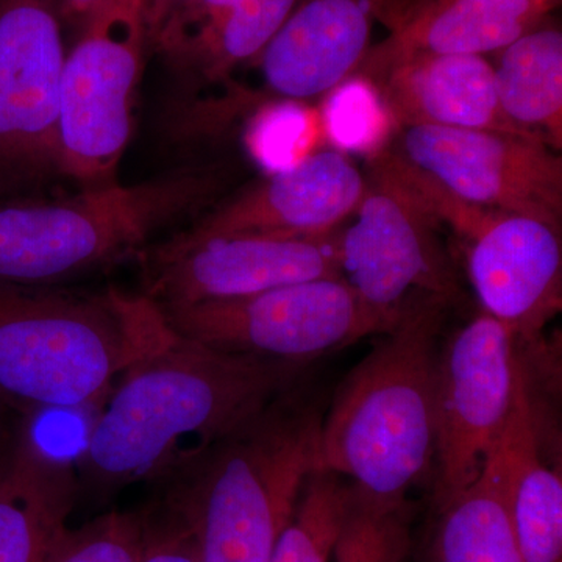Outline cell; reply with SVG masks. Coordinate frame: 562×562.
<instances>
[{"instance_id": "1", "label": "cell", "mask_w": 562, "mask_h": 562, "mask_svg": "<svg viewBox=\"0 0 562 562\" xmlns=\"http://www.w3.org/2000/svg\"><path fill=\"white\" fill-rule=\"evenodd\" d=\"M305 369L225 353L172 333L103 397L77 458V490L106 497L135 483L162 482L295 386Z\"/></svg>"}, {"instance_id": "2", "label": "cell", "mask_w": 562, "mask_h": 562, "mask_svg": "<svg viewBox=\"0 0 562 562\" xmlns=\"http://www.w3.org/2000/svg\"><path fill=\"white\" fill-rule=\"evenodd\" d=\"M449 305L442 295L409 294L324 414L319 468L341 475L364 501L403 505L435 462L439 338Z\"/></svg>"}, {"instance_id": "3", "label": "cell", "mask_w": 562, "mask_h": 562, "mask_svg": "<svg viewBox=\"0 0 562 562\" xmlns=\"http://www.w3.org/2000/svg\"><path fill=\"white\" fill-rule=\"evenodd\" d=\"M322 419L295 384L162 480V513L191 536L203 562H269L319 468Z\"/></svg>"}, {"instance_id": "4", "label": "cell", "mask_w": 562, "mask_h": 562, "mask_svg": "<svg viewBox=\"0 0 562 562\" xmlns=\"http://www.w3.org/2000/svg\"><path fill=\"white\" fill-rule=\"evenodd\" d=\"M171 338L144 294L0 281V405L33 419L101 403L128 366Z\"/></svg>"}, {"instance_id": "5", "label": "cell", "mask_w": 562, "mask_h": 562, "mask_svg": "<svg viewBox=\"0 0 562 562\" xmlns=\"http://www.w3.org/2000/svg\"><path fill=\"white\" fill-rule=\"evenodd\" d=\"M216 166L88 188L52 203H0V281L61 284L139 257L151 236L224 188Z\"/></svg>"}, {"instance_id": "6", "label": "cell", "mask_w": 562, "mask_h": 562, "mask_svg": "<svg viewBox=\"0 0 562 562\" xmlns=\"http://www.w3.org/2000/svg\"><path fill=\"white\" fill-rule=\"evenodd\" d=\"M149 0H99L66 52L60 91L61 173L88 188L117 183L135 128L150 46Z\"/></svg>"}, {"instance_id": "7", "label": "cell", "mask_w": 562, "mask_h": 562, "mask_svg": "<svg viewBox=\"0 0 562 562\" xmlns=\"http://www.w3.org/2000/svg\"><path fill=\"white\" fill-rule=\"evenodd\" d=\"M158 308L180 338L225 353L306 366L386 330L398 313L373 308L344 279L303 281L232 301Z\"/></svg>"}, {"instance_id": "8", "label": "cell", "mask_w": 562, "mask_h": 562, "mask_svg": "<svg viewBox=\"0 0 562 562\" xmlns=\"http://www.w3.org/2000/svg\"><path fill=\"white\" fill-rule=\"evenodd\" d=\"M353 224L339 239L341 277L362 301L395 313L414 291L457 301L460 286L439 239V217L394 155L375 151Z\"/></svg>"}, {"instance_id": "9", "label": "cell", "mask_w": 562, "mask_h": 562, "mask_svg": "<svg viewBox=\"0 0 562 562\" xmlns=\"http://www.w3.org/2000/svg\"><path fill=\"white\" fill-rule=\"evenodd\" d=\"M60 0H0V201L61 173Z\"/></svg>"}, {"instance_id": "10", "label": "cell", "mask_w": 562, "mask_h": 562, "mask_svg": "<svg viewBox=\"0 0 562 562\" xmlns=\"http://www.w3.org/2000/svg\"><path fill=\"white\" fill-rule=\"evenodd\" d=\"M341 231L321 236L180 233L140 251L144 292L158 306L232 301L288 284L342 279Z\"/></svg>"}, {"instance_id": "11", "label": "cell", "mask_w": 562, "mask_h": 562, "mask_svg": "<svg viewBox=\"0 0 562 562\" xmlns=\"http://www.w3.org/2000/svg\"><path fill=\"white\" fill-rule=\"evenodd\" d=\"M520 364L513 333L484 313L442 347L436 402L439 512L482 475L512 409Z\"/></svg>"}, {"instance_id": "12", "label": "cell", "mask_w": 562, "mask_h": 562, "mask_svg": "<svg viewBox=\"0 0 562 562\" xmlns=\"http://www.w3.org/2000/svg\"><path fill=\"white\" fill-rule=\"evenodd\" d=\"M454 198L562 231V158L509 133L405 125L387 147Z\"/></svg>"}, {"instance_id": "13", "label": "cell", "mask_w": 562, "mask_h": 562, "mask_svg": "<svg viewBox=\"0 0 562 562\" xmlns=\"http://www.w3.org/2000/svg\"><path fill=\"white\" fill-rule=\"evenodd\" d=\"M443 224L468 246V273L483 313L531 344L562 308L561 231L546 222L457 201Z\"/></svg>"}, {"instance_id": "14", "label": "cell", "mask_w": 562, "mask_h": 562, "mask_svg": "<svg viewBox=\"0 0 562 562\" xmlns=\"http://www.w3.org/2000/svg\"><path fill=\"white\" fill-rule=\"evenodd\" d=\"M368 180L339 150H319L220 203L188 235L321 236L353 216Z\"/></svg>"}, {"instance_id": "15", "label": "cell", "mask_w": 562, "mask_h": 562, "mask_svg": "<svg viewBox=\"0 0 562 562\" xmlns=\"http://www.w3.org/2000/svg\"><path fill=\"white\" fill-rule=\"evenodd\" d=\"M382 0H303L255 65L260 103H299L330 94L351 79L371 49L372 22Z\"/></svg>"}, {"instance_id": "16", "label": "cell", "mask_w": 562, "mask_h": 562, "mask_svg": "<svg viewBox=\"0 0 562 562\" xmlns=\"http://www.w3.org/2000/svg\"><path fill=\"white\" fill-rule=\"evenodd\" d=\"M371 85L397 127L436 125L541 140L506 116L494 66L483 55H413Z\"/></svg>"}, {"instance_id": "17", "label": "cell", "mask_w": 562, "mask_h": 562, "mask_svg": "<svg viewBox=\"0 0 562 562\" xmlns=\"http://www.w3.org/2000/svg\"><path fill=\"white\" fill-rule=\"evenodd\" d=\"M539 425L522 360L512 409L482 473L497 484L508 505L525 562H561L562 480L543 461Z\"/></svg>"}, {"instance_id": "18", "label": "cell", "mask_w": 562, "mask_h": 562, "mask_svg": "<svg viewBox=\"0 0 562 562\" xmlns=\"http://www.w3.org/2000/svg\"><path fill=\"white\" fill-rule=\"evenodd\" d=\"M549 9L536 0H420L394 32L371 47L353 77L375 81L413 55H484L541 25Z\"/></svg>"}, {"instance_id": "19", "label": "cell", "mask_w": 562, "mask_h": 562, "mask_svg": "<svg viewBox=\"0 0 562 562\" xmlns=\"http://www.w3.org/2000/svg\"><path fill=\"white\" fill-rule=\"evenodd\" d=\"M77 501L76 475L43 452L24 419L0 461V562H50Z\"/></svg>"}, {"instance_id": "20", "label": "cell", "mask_w": 562, "mask_h": 562, "mask_svg": "<svg viewBox=\"0 0 562 562\" xmlns=\"http://www.w3.org/2000/svg\"><path fill=\"white\" fill-rule=\"evenodd\" d=\"M494 68L506 116L553 150L562 147V33L538 27L503 47Z\"/></svg>"}, {"instance_id": "21", "label": "cell", "mask_w": 562, "mask_h": 562, "mask_svg": "<svg viewBox=\"0 0 562 562\" xmlns=\"http://www.w3.org/2000/svg\"><path fill=\"white\" fill-rule=\"evenodd\" d=\"M303 0H246L160 52L188 79L216 83L254 63Z\"/></svg>"}, {"instance_id": "22", "label": "cell", "mask_w": 562, "mask_h": 562, "mask_svg": "<svg viewBox=\"0 0 562 562\" xmlns=\"http://www.w3.org/2000/svg\"><path fill=\"white\" fill-rule=\"evenodd\" d=\"M442 514L441 562H525L508 505L484 473Z\"/></svg>"}, {"instance_id": "23", "label": "cell", "mask_w": 562, "mask_h": 562, "mask_svg": "<svg viewBox=\"0 0 562 562\" xmlns=\"http://www.w3.org/2000/svg\"><path fill=\"white\" fill-rule=\"evenodd\" d=\"M351 501L353 487L346 479L327 469H314L269 562H330Z\"/></svg>"}, {"instance_id": "24", "label": "cell", "mask_w": 562, "mask_h": 562, "mask_svg": "<svg viewBox=\"0 0 562 562\" xmlns=\"http://www.w3.org/2000/svg\"><path fill=\"white\" fill-rule=\"evenodd\" d=\"M408 502L380 506L353 491L349 516L336 542L335 562H412Z\"/></svg>"}, {"instance_id": "25", "label": "cell", "mask_w": 562, "mask_h": 562, "mask_svg": "<svg viewBox=\"0 0 562 562\" xmlns=\"http://www.w3.org/2000/svg\"><path fill=\"white\" fill-rule=\"evenodd\" d=\"M146 525V512L105 514L69 530L50 562H138Z\"/></svg>"}, {"instance_id": "26", "label": "cell", "mask_w": 562, "mask_h": 562, "mask_svg": "<svg viewBox=\"0 0 562 562\" xmlns=\"http://www.w3.org/2000/svg\"><path fill=\"white\" fill-rule=\"evenodd\" d=\"M325 105V128L342 149H375L386 132V113L371 81L351 77L330 92Z\"/></svg>"}, {"instance_id": "27", "label": "cell", "mask_w": 562, "mask_h": 562, "mask_svg": "<svg viewBox=\"0 0 562 562\" xmlns=\"http://www.w3.org/2000/svg\"><path fill=\"white\" fill-rule=\"evenodd\" d=\"M160 513L146 512V539L138 562H203L191 536Z\"/></svg>"}, {"instance_id": "28", "label": "cell", "mask_w": 562, "mask_h": 562, "mask_svg": "<svg viewBox=\"0 0 562 562\" xmlns=\"http://www.w3.org/2000/svg\"><path fill=\"white\" fill-rule=\"evenodd\" d=\"M183 2L187 0H149L147 20H149L150 46L151 40L160 31L161 25Z\"/></svg>"}, {"instance_id": "29", "label": "cell", "mask_w": 562, "mask_h": 562, "mask_svg": "<svg viewBox=\"0 0 562 562\" xmlns=\"http://www.w3.org/2000/svg\"><path fill=\"white\" fill-rule=\"evenodd\" d=\"M3 409H7L5 406L0 405V461L13 450L14 443L20 438L22 424H24L22 417L10 420Z\"/></svg>"}, {"instance_id": "30", "label": "cell", "mask_w": 562, "mask_h": 562, "mask_svg": "<svg viewBox=\"0 0 562 562\" xmlns=\"http://www.w3.org/2000/svg\"><path fill=\"white\" fill-rule=\"evenodd\" d=\"M98 2L99 0H60L63 22H80Z\"/></svg>"}, {"instance_id": "31", "label": "cell", "mask_w": 562, "mask_h": 562, "mask_svg": "<svg viewBox=\"0 0 562 562\" xmlns=\"http://www.w3.org/2000/svg\"><path fill=\"white\" fill-rule=\"evenodd\" d=\"M536 2L541 3L546 9L552 10L557 0H536Z\"/></svg>"}]
</instances>
